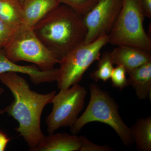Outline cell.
<instances>
[{
	"label": "cell",
	"instance_id": "cell-3",
	"mask_svg": "<svg viewBox=\"0 0 151 151\" xmlns=\"http://www.w3.org/2000/svg\"><path fill=\"white\" fill-rule=\"evenodd\" d=\"M90 99L86 110L78 117L70 130L77 134L86 124L99 122L107 124L115 130L122 142L129 146L134 142L131 129L123 121L119 112V106L108 93L96 84L89 85Z\"/></svg>",
	"mask_w": 151,
	"mask_h": 151
},
{
	"label": "cell",
	"instance_id": "cell-10",
	"mask_svg": "<svg viewBox=\"0 0 151 151\" xmlns=\"http://www.w3.org/2000/svg\"><path fill=\"white\" fill-rule=\"evenodd\" d=\"M150 52L128 45L117 46L110 52L113 64L122 65L127 73L151 61Z\"/></svg>",
	"mask_w": 151,
	"mask_h": 151
},
{
	"label": "cell",
	"instance_id": "cell-6",
	"mask_svg": "<svg viewBox=\"0 0 151 151\" xmlns=\"http://www.w3.org/2000/svg\"><path fill=\"white\" fill-rule=\"evenodd\" d=\"M108 43V35H105L91 43L81 44L63 57L56 80L58 89L78 84L89 66L100 59L101 50Z\"/></svg>",
	"mask_w": 151,
	"mask_h": 151
},
{
	"label": "cell",
	"instance_id": "cell-24",
	"mask_svg": "<svg viewBox=\"0 0 151 151\" xmlns=\"http://www.w3.org/2000/svg\"><path fill=\"white\" fill-rule=\"evenodd\" d=\"M19 1L22 4L23 3H24V2L25 1V0H19Z\"/></svg>",
	"mask_w": 151,
	"mask_h": 151
},
{
	"label": "cell",
	"instance_id": "cell-20",
	"mask_svg": "<svg viewBox=\"0 0 151 151\" xmlns=\"http://www.w3.org/2000/svg\"><path fill=\"white\" fill-rule=\"evenodd\" d=\"M81 147L80 151H110L113 149L108 146H99L92 143L84 137L80 136Z\"/></svg>",
	"mask_w": 151,
	"mask_h": 151
},
{
	"label": "cell",
	"instance_id": "cell-13",
	"mask_svg": "<svg viewBox=\"0 0 151 151\" xmlns=\"http://www.w3.org/2000/svg\"><path fill=\"white\" fill-rule=\"evenodd\" d=\"M129 84L134 89L139 100H145L151 93V61L139 66L129 73Z\"/></svg>",
	"mask_w": 151,
	"mask_h": 151
},
{
	"label": "cell",
	"instance_id": "cell-18",
	"mask_svg": "<svg viewBox=\"0 0 151 151\" xmlns=\"http://www.w3.org/2000/svg\"><path fill=\"white\" fill-rule=\"evenodd\" d=\"M126 73V70L122 65H117L114 68L110 78L113 86L122 90L129 85Z\"/></svg>",
	"mask_w": 151,
	"mask_h": 151
},
{
	"label": "cell",
	"instance_id": "cell-22",
	"mask_svg": "<svg viewBox=\"0 0 151 151\" xmlns=\"http://www.w3.org/2000/svg\"><path fill=\"white\" fill-rule=\"evenodd\" d=\"M11 139L4 132L0 131V151L5 150L7 145Z\"/></svg>",
	"mask_w": 151,
	"mask_h": 151
},
{
	"label": "cell",
	"instance_id": "cell-16",
	"mask_svg": "<svg viewBox=\"0 0 151 151\" xmlns=\"http://www.w3.org/2000/svg\"><path fill=\"white\" fill-rule=\"evenodd\" d=\"M97 70L90 73V76L95 82L101 80L106 82L111 78L114 67L110 52H107L100 56Z\"/></svg>",
	"mask_w": 151,
	"mask_h": 151
},
{
	"label": "cell",
	"instance_id": "cell-21",
	"mask_svg": "<svg viewBox=\"0 0 151 151\" xmlns=\"http://www.w3.org/2000/svg\"><path fill=\"white\" fill-rule=\"evenodd\" d=\"M142 6L145 17L151 18V0H139Z\"/></svg>",
	"mask_w": 151,
	"mask_h": 151
},
{
	"label": "cell",
	"instance_id": "cell-19",
	"mask_svg": "<svg viewBox=\"0 0 151 151\" xmlns=\"http://www.w3.org/2000/svg\"><path fill=\"white\" fill-rule=\"evenodd\" d=\"M14 32L0 20V50L4 49L8 43Z\"/></svg>",
	"mask_w": 151,
	"mask_h": 151
},
{
	"label": "cell",
	"instance_id": "cell-7",
	"mask_svg": "<svg viewBox=\"0 0 151 151\" xmlns=\"http://www.w3.org/2000/svg\"><path fill=\"white\" fill-rule=\"evenodd\" d=\"M87 92L78 84L60 89L52 100V111L46 119L47 132L53 134L61 127H71L83 110Z\"/></svg>",
	"mask_w": 151,
	"mask_h": 151
},
{
	"label": "cell",
	"instance_id": "cell-2",
	"mask_svg": "<svg viewBox=\"0 0 151 151\" xmlns=\"http://www.w3.org/2000/svg\"><path fill=\"white\" fill-rule=\"evenodd\" d=\"M32 29L42 43L60 60L70 50L84 43L86 36L83 16L62 4Z\"/></svg>",
	"mask_w": 151,
	"mask_h": 151
},
{
	"label": "cell",
	"instance_id": "cell-15",
	"mask_svg": "<svg viewBox=\"0 0 151 151\" xmlns=\"http://www.w3.org/2000/svg\"><path fill=\"white\" fill-rule=\"evenodd\" d=\"M131 133L137 149L141 151L151 150V117L137 120L132 126Z\"/></svg>",
	"mask_w": 151,
	"mask_h": 151
},
{
	"label": "cell",
	"instance_id": "cell-4",
	"mask_svg": "<svg viewBox=\"0 0 151 151\" xmlns=\"http://www.w3.org/2000/svg\"><path fill=\"white\" fill-rule=\"evenodd\" d=\"M3 50L12 61L31 63L42 71L53 70L60 61L36 35L32 27L25 23L14 31Z\"/></svg>",
	"mask_w": 151,
	"mask_h": 151
},
{
	"label": "cell",
	"instance_id": "cell-8",
	"mask_svg": "<svg viewBox=\"0 0 151 151\" xmlns=\"http://www.w3.org/2000/svg\"><path fill=\"white\" fill-rule=\"evenodd\" d=\"M123 0H99L83 16L86 30L84 43H91L101 37L108 35L113 29L122 9Z\"/></svg>",
	"mask_w": 151,
	"mask_h": 151
},
{
	"label": "cell",
	"instance_id": "cell-17",
	"mask_svg": "<svg viewBox=\"0 0 151 151\" xmlns=\"http://www.w3.org/2000/svg\"><path fill=\"white\" fill-rule=\"evenodd\" d=\"M99 0H58L62 4L70 7L81 15H85L95 6Z\"/></svg>",
	"mask_w": 151,
	"mask_h": 151
},
{
	"label": "cell",
	"instance_id": "cell-9",
	"mask_svg": "<svg viewBox=\"0 0 151 151\" xmlns=\"http://www.w3.org/2000/svg\"><path fill=\"white\" fill-rule=\"evenodd\" d=\"M58 68L50 71H42L35 65H22L9 59L3 50H0V74L7 72H15L29 76L33 84L51 83L56 81Z\"/></svg>",
	"mask_w": 151,
	"mask_h": 151
},
{
	"label": "cell",
	"instance_id": "cell-1",
	"mask_svg": "<svg viewBox=\"0 0 151 151\" xmlns=\"http://www.w3.org/2000/svg\"><path fill=\"white\" fill-rule=\"evenodd\" d=\"M0 81L9 89L14 100L8 106L0 110V114L7 113L19 124L16 130L33 151L44 137L41 128L44 108L56 94L53 91L45 94L32 90L25 79L15 72L0 74Z\"/></svg>",
	"mask_w": 151,
	"mask_h": 151
},
{
	"label": "cell",
	"instance_id": "cell-23",
	"mask_svg": "<svg viewBox=\"0 0 151 151\" xmlns=\"http://www.w3.org/2000/svg\"><path fill=\"white\" fill-rule=\"evenodd\" d=\"M4 90L2 87H0V96L2 95L4 93Z\"/></svg>",
	"mask_w": 151,
	"mask_h": 151
},
{
	"label": "cell",
	"instance_id": "cell-12",
	"mask_svg": "<svg viewBox=\"0 0 151 151\" xmlns=\"http://www.w3.org/2000/svg\"><path fill=\"white\" fill-rule=\"evenodd\" d=\"M60 4L58 0H25L22 4L25 23L33 27Z\"/></svg>",
	"mask_w": 151,
	"mask_h": 151
},
{
	"label": "cell",
	"instance_id": "cell-11",
	"mask_svg": "<svg viewBox=\"0 0 151 151\" xmlns=\"http://www.w3.org/2000/svg\"><path fill=\"white\" fill-rule=\"evenodd\" d=\"M80 137L65 133H58L45 136L33 151H80Z\"/></svg>",
	"mask_w": 151,
	"mask_h": 151
},
{
	"label": "cell",
	"instance_id": "cell-5",
	"mask_svg": "<svg viewBox=\"0 0 151 151\" xmlns=\"http://www.w3.org/2000/svg\"><path fill=\"white\" fill-rule=\"evenodd\" d=\"M145 17L139 0H123L117 21L108 35V43L134 47L151 52L150 37L144 28Z\"/></svg>",
	"mask_w": 151,
	"mask_h": 151
},
{
	"label": "cell",
	"instance_id": "cell-14",
	"mask_svg": "<svg viewBox=\"0 0 151 151\" xmlns=\"http://www.w3.org/2000/svg\"><path fill=\"white\" fill-rule=\"evenodd\" d=\"M0 20L15 31L24 23L22 4L19 0H0Z\"/></svg>",
	"mask_w": 151,
	"mask_h": 151
}]
</instances>
